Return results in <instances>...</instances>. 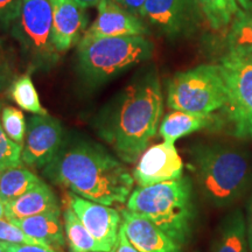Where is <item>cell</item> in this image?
I'll return each instance as SVG.
<instances>
[{"instance_id": "cell-3", "label": "cell", "mask_w": 252, "mask_h": 252, "mask_svg": "<svg viewBox=\"0 0 252 252\" xmlns=\"http://www.w3.org/2000/svg\"><path fill=\"white\" fill-rule=\"evenodd\" d=\"M191 166L203 197L215 207H228L248 190L252 179L250 157L237 147L222 144L198 145Z\"/></svg>"}, {"instance_id": "cell-24", "label": "cell", "mask_w": 252, "mask_h": 252, "mask_svg": "<svg viewBox=\"0 0 252 252\" xmlns=\"http://www.w3.org/2000/svg\"><path fill=\"white\" fill-rule=\"evenodd\" d=\"M9 97L25 111L34 115H47V110L41 105L39 94L30 74L18 77L9 86Z\"/></svg>"}, {"instance_id": "cell-39", "label": "cell", "mask_w": 252, "mask_h": 252, "mask_svg": "<svg viewBox=\"0 0 252 252\" xmlns=\"http://www.w3.org/2000/svg\"><path fill=\"white\" fill-rule=\"evenodd\" d=\"M91 252H104V251H91Z\"/></svg>"}, {"instance_id": "cell-22", "label": "cell", "mask_w": 252, "mask_h": 252, "mask_svg": "<svg viewBox=\"0 0 252 252\" xmlns=\"http://www.w3.org/2000/svg\"><path fill=\"white\" fill-rule=\"evenodd\" d=\"M226 46L228 54L243 56L252 52V9H241L230 24Z\"/></svg>"}, {"instance_id": "cell-2", "label": "cell", "mask_w": 252, "mask_h": 252, "mask_svg": "<svg viewBox=\"0 0 252 252\" xmlns=\"http://www.w3.org/2000/svg\"><path fill=\"white\" fill-rule=\"evenodd\" d=\"M163 97L154 68L138 75L110 104L98 122L99 135L124 162L139 159L156 135Z\"/></svg>"}, {"instance_id": "cell-36", "label": "cell", "mask_w": 252, "mask_h": 252, "mask_svg": "<svg viewBox=\"0 0 252 252\" xmlns=\"http://www.w3.org/2000/svg\"><path fill=\"white\" fill-rule=\"evenodd\" d=\"M5 216V203L0 200V219Z\"/></svg>"}, {"instance_id": "cell-11", "label": "cell", "mask_w": 252, "mask_h": 252, "mask_svg": "<svg viewBox=\"0 0 252 252\" xmlns=\"http://www.w3.org/2000/svg\"><path fill=\"white\" fill-rule=\"evenodd\" d=\"M68 206H70L91 236L98 242L104 252H110L117 243L122 215L110 206L87 200L69 191Z\"/></svg>"}, {"instance_id": "cell-12", "label": "cell", "mask_w": 252, "mask_h": 252, "mask_svg": "<svg viewBox=\"0 0 252 252\" xmlns=\"http://www.w3.org/2000/svg\"><path fill=\"white\" fill-rule=\"evenodd\" d=\"M182 169L184 162L174 144L163 141L153 145L141 154L133 171V178L139 187H149L180 179Z\"/></svg>"}, {"instance_id": "cell-14", "label": "cell", "mask_w": 252, "mask_h": 252, "mask_svg": "<svg viewBox=\"0 0 252 252\" xmlns=\"http://www.w3.org/2000/svg\"><path fill=\"white\" fill-rule=\"evenodd\" d=\"M53 12V39L60 54L78 45L87 31L86 8L76 0H49Z\"/></svg>"}, {"instance_id": "cell-8", "label": "cell", "mask_w": 252, "mask_h": 252, "mask_svg": "<svg viewBox=\"0 0 252 252\" xmlns=\"http://www.w3.org/2000/svg\"><path fill=\"white\" fill-rule=\"evenodd\" d=\"M220 67L228 93V102L223 109L231 134L238 139H252V62L226 53Z\"/></svg>"}, {"instance_id": "cell-29", "label": "cell", "mask_w": 252, "mask_h": 252, "mask_svg": "<svg viewBox=\"0 0 252 252\" xmlns=\"http://www.w3.org/2000/svg\"><path fill=\"white\" fill-rule=\"evenodd\" d=\"M6 252H55L53 248L33 244H12L1 242Z\"/></svg>"}, {"instance_id": "cell-6", "label": "cell", "mask_w": 252, "mask_h": 252, "mask_svg": "<svg viewBox=\"0 0 252 252\" xmlns=\"http://www.w3.org/2000/svg\"><path fill=\"white\" fill-rule=\"evenodd\" d=\"M228 93L220 64H201L175 74L167 87V105L195 115H212L226 105Z\"/></svg>"}, {"instance_id": "cell-1", "label": "cell", "mask_w": 252, "mask_h": 252, "mask_svg": "<svg viewBox=\"0 0 252 252\" xmlns=\"http://www.w3.org/2000/svg\"><path fill=\"white\" fill-rule=\"evenodd\" d=\"M43 173L55 185L105 206L125 203L134 184L124 163L100 145L87 140L62 144Z\"/></svg>"}, {"instance_id": "cell-21", "label": "cell", "mask_w": 252, "mask_h": 252, "mask_svg": "<svg viewBox=\"0 0 252 252\" xmlns=\"http://www.w3.org/2000/svg\"><path fill=\"white\" fill-rule=\"evenodd\" d=\"M63 225L70 252L103 251L70 206H67L63 212Z\"/></svg>"}, {"instance_id": "cell-26", "label": "cell", "mask_w": 252, "mask_h": 252, "mask_svg": "<svg viewBox=\"0 0 252 252\" xmlns=\"http://www.w3.org/2000/svg\"><path fill=\"white\" fill-rule=\"evenodd\" d=\"M1 105L2 103L0 102V115L2 109ZM21 153H23V145H19L9 139L0 121V172L20 166Z\"/></svg>"}, {"instance_id": "cell-31", "label": "cell", "mask_w": 252, "mask_h": 252, "mask_svg": "<svg viewBox=\"0 0 252 252\" xmlns=\"http://www.w3.org/2000/svg\"><path fill=\"white\" fill-rule=\"evenodd\" d=\"M110 252H140L137 248H134V245L131 243L130 239L127 238V236L125 234V230L121 225L118 232V238L117 243H116L115 248L112 249Z\"/></svg>"}, {"instance_id": "cell-32", "label": "cell", "mask_w": 252, "mask_h": 252, "mask_svg": "<svg viewBox=\"0 0 252 252\" xmlns=\"http://www.w3.org/2000/svg\"><path fill=\"white\" fill-rule=\"evenodd\" d=\"M12 77V69L11 65L6 59L4 53L0 50V91L5 89V87L7 86L11 81Z\"/></svg>"}, {"instance_id": "cell-4", "label": "cell", "mask_w": 252, "mask_h": 252, "mask_svg": "<svg viewBox=\"0 0 252 252\" xmlns=\"http://www.w3.org/2000/svg\"><path fill=\"white\" fill-rule=\"evenodd\" d=\"M127 209L147 217L180 247L189 241L196 212L191 182L186 176L131 193Z\"/></svg>"}, {"instance_id": "cell-27", "label": "cell", "mask_w": 252, "mask_h": 252, "mask_svg": "<svg viewBox=\"0 0 252 252\" xmlns=\"http://www.w3.org/2000/svg\"><path fill=\"white\" fill-rule=\"evenodd\" d=\"M0 242L12 244H33L49 247L39 239L28 236L26 232L23 231L19 226L13 224L7 219H0Z\"/></svg>"}, {"instance_id": "cell-19", "label": "cell", "mask_w": 252, "mask_h": 252, "mask_svg": "<svg viewBox=\"0 0 252 252\" xmlns=\"http://www.w3.org/2000/svg\"><path fill=\"white\" fill-rule=\"evenodd\" d=\"M213 252H250L247 222L242 210L235 209L220 223Z\"/></svg>"}, {"instance_id": "cell-33", "label": "cell", "mask_w": 252, "mask_h": 252, "mask_svg": "<svg viewBox=\"0 0 252 252\" xmlns=\"http://www.w3.org/2000/svg\"><path fill=\"white\" fill-rule=\"evenodd\" d=\"M245 222H247V234L249 241V248L250 252H252V194L247 207V217H245Z\"/></svg>"}, {"instance_id": "cell-34", "label": "cell", "mask_w": 252, "mask_h": 252, "mask_svg": "<svg viewBox=\"0 0 252 252\" xmlns=\"http://www.w3.org/2000/svg\"><path fill=\"white\" fill-rule=\"evenodd\" d=\"M76 1L82 6V7L89 8V7H94V6L98 5L100 0H76Z\"/></svg>"}, {"instance_id": "cell-13", "label": "cell", "mask_w": 252, "mask_h": 252, "mask_svg": "<svg viewBox=\"0 0 252 252\" xmlns=\"http://www.w3.org/2000/svg\"><path fill=\"white\" fill-rule=\"evenodd\" d=\"M96 7L97 17L80 41L115 36H146L149 34V28L143 19L126 11L112 0H100Z\"/></svg>"}, {"instance_id": "cell-5", "label": "cell", "mask_w": 252, "mask_h": 252, "mask_svg": "<svg viewBox=\"0 0 252 252\" xmlns=\"http://www.w3.org/2000/svg\"><path fill=\"white\" fill-rule=\"evenodd\" d=\"M154 45L144 35L80 41L77 71L89 87H99L152 58Z\"/></svg>"}, {"instance_id": "cell-38", "label": "cell", "mask_w": 252, "mask_h": 252, "mask_svg": "<svg viewBox=\"0 0 252 252\" xmlns=\"http://www.w3.org/2000/svg\"><path fill=\"white\" fill-rule=\"evenodd\" d=\"M0 252H6V251H5V249H4V247H2L1 242H0Z\"/></svg>"}, {"instance_id": "cell-35", "label": "cell", "mask_w": 252, "mask_h": 252, "mask_svg": "<svg viewBox=\"0 0 252 252\" xmlns=\"http://www.w3.org/2000/svg\"><path fill=\"white\" fill-rule=\"evenodd\" d=\"M237 2L241 6V8L244 9V11H250V9H252V0H237Z\"/></svg>"}, {"instance_id": "cell-10", "label": "cell", "mask_w": 252, "mask_h": 252, "mask_svg": "<svg viewBox=\"0 0 252 252\" xmlns=\"http://www.w3.org/2000/svg\"><path fill=\"white\" fill-rule=\"evenodd\" d=\"M63 144L62 126L47 115L32 116L28 121L21 161L33 168H45L59 153Z\"/></svg>"}, {"instance_id": "cell-30", "label": "cell", "mask_w": 252, "mask_h": 252, "mask_svg": "<svg viewBox=\"0 0 252 252\" xmlns=\"http://www.w3.org/2000/svg\"><path fill=\"white\" fill-rule=\"evenodd\" d=\"M112 1L121 6V7L125 8L126 11L131 12L132 14L143 19L144 7L146 0H112Z\"/></svg>"}, {"instance_id": "cell-23", "label": "cell", "mask_w": 252, "mask_h": 252, "mask_svg": "<svg viewBox=\"0 0 252 252\" xmlns=\"http://www.w3.org/2000/svg\"><path fill=\"white\" fill-rule=\"evenodd\" d=\"M203 17L214 31L229 28L241 12L237 0H197Z\"/></svg>"}, {"instance_id": "cell-17", "label": "cell", "mask_w": 252, "mask_h": 252, "mask_svg": "<svg viewBox=\"0 0 252 252\" xmlns=\"http://www.w3.org/2000/svg\"><path fill=\"white\" fill-rule=\"evenodd\" d=\"M60 216H61V210L40 214V215L26 217V219L7 220L19 226L31 237L39 239L53 249H60L65 243Z\"/></svg>"}, {"instance_id": "cell-25", "label": "cell", "mask_w": 252, "mask_h": 252, "mask_svg": "<svg viewBox=\"0 0 252 252\" xmlns=\"http://www.w3.org/2000/svg\"><path fill=\"white\" fill-rule=\"evenodd\" d=\"M0 121L9 139L19 145H23L27 131V124L23 111L14 106H4L1 109Z\"/></svg>"}, {"instance_id": "cell-9", "label": "cell", "mask_w": 252, "mask_h": 252, "mask_svg": "<svg viewBox=\"0 0 252 252\" xmlns=\"http://www.w3.org/2000/svg\"><path fill=\"white\" fill-rule=\"evenodd\" d=\"M202 17L197 0H146L143 19L165 36L180 37L194 33Z\"/></svg>"}, {"instance_id": "cell-7", "label": "cell", "mask_w": 252, "mask_h": 252, "mask_svg": "<svg viewBox=\"0 0 252 252\" xmlns=\"http://www.w3.org/2000/svg\"><path fill=\"white\" fill-rule=\"evenodd\" d=\"M12 34L33 69H49L61 55L53 39V12L49 0H24Z\"/></svg>"}, {"instance_id": "cell-37", "label": "cell", "mask_w": 252, "mask_h": 252, "mask_svg": "<svg viewBox=\"0 0 252 252\" xmlns=\"http://www.w3.org/2000/svg\"><path fill=\"white\" fill-rule=\"evenodd\" d=\"M232 55H234V54H232ZM237 56H239V55H237ZM242 58H245L247 60H249V61L252 62V52L249 53V54H247V55H243Z\"/></svg>"}, {"instance_id": "cell-15", "label": "cell", "mask_w": 252, "mask_h": 252, "mask_svg": "<svg viewBox=\"0 0 252 252\" xmlns=\"http://www.w3.org/2000/svg\"><path fill=\"white\" fill-rule=\"evenodd\" d=\"M122 225L130 242L140 252H181V247L152 220L130 209H123Z\"/></svg>"}, {"instance_id": "cell-16", "label": "cell", "mask_w": 252, "mask_h": 252, "mask_svg": "<svg viewBox=\"0 0 252 252\" xmlns=\"http://www.w3.org/2000/svg\"><path fill=\"white\" fill-rule=\"evenodd\" d=\"M59 210L61 209L54 191L43 181L15 200L5 203V216L8 220L26 219Z\"/></svg>"}, {"instance_id": "cell-18", "label": "cell", "mask_w": 252, "mask_h": 252, "mask_svg": "<svg viewBox=\"0 0 252 252\" xmlns=\"http://www.w3.org/2000/svg\"><path fill=\"white\" fill-rule=\"evenodd\" d=\"M219 125V121L212 115H195L179 110H173L167 113L160 124V135L163 141L168 144H174L182 137L191 134L193 132L214 127Z\"/></svg>"}, {"instance_id": "cell-20", "label": "cell", "mask_w": 252, "mask_h": 252, "mask_svg": "<svg viewBox=\"0 0 252 252\" xmlns=\"http://www.w3.org/2000/svg\"><path fill=\"white\" fill-rule=\"evenodd\" d=\"M42 180L24 167H14L0 172V200L4 203L27 193Z\"/></svg>"}, {"instance_id": "cell-28", "label": "cell", "mask_w": 252, "mask_h": 252, "mask_svg": "<svg viewBox=\"0 0 252 252\" xmlns=\"http://www.w3.org/2000/svg\"><path fill=\"white\" fill-rule=\"evenodd\" d=\"M24 0H0V26L8 30L17 20Z\"/></svg>"}]
</instances>
